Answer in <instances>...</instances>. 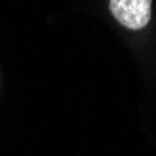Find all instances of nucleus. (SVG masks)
I'll return each instance as SVG.
<instances>
[{
  "label": "nucleus",
  "mask_w": 156,
  "mask_h": 156,
  "mask_svg": "<svg viewBox=\"0 0 156 156\" xmlns=\"http://www.w3.org/2000/svg\"><path fill=\"white\" fill-rule=\"evenodd\" d=\"M109 9L124 28L141 30L151 21L152 0H109Z\"/></svg>",
  "instance_id": "f257e3e1"
}]
</instances>
